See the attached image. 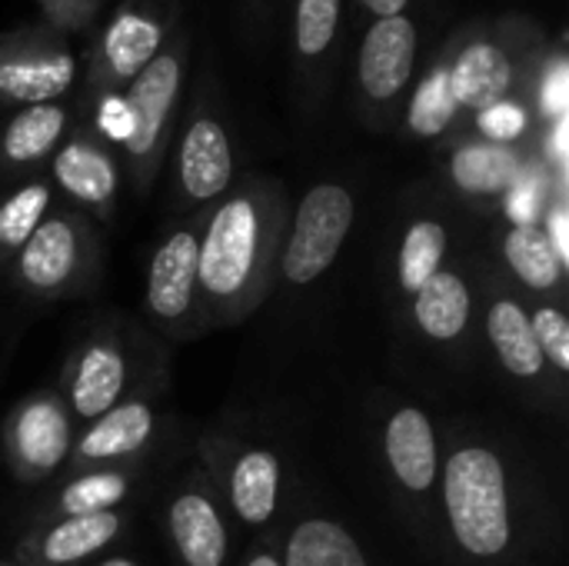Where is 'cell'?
Wrapping results in <instances>:
<instances>
[{"label":"cell","instance_id":"44dd1931","mask_svg":"<svg viewBox=\"0 0 569 566\" xmlns=\"http://www.w3.org/2000/svg\"><path fill=\"white\" fill-rule=\"evenodd\" d=\"M453 234L450 224L440 214H417L413 220L403 224V234L397 240V257H393V280L400 297H413L433 274L447 267Z\"/></svg>","mask_w":569,"mask_h":566},{"label":"cell","instance_id":"74e56055","mask_svg":"<svg viewBox=\"0 0 569 566\" xmlns=\"http://www.w3.org/2000/svg\"><path fill=\"white\" fill-rule=\"evenodd\" d=\"M243 566H283L280 564V554L267 544H257L247 557H243Z\"/></svg>","mask_w":569,"mask_h":566},{"label":"cell","instance_id":"4316f807","mask_svg":"<svg viewBox=\"0 0 569 566\" xmlns=\"http://www.w3.org/2000/svg\"><path fill=\"white\" fill-rule=\"evenodd\" d=\"M50 197L47 180H27L0 200V270L10 267L27 237L40 227L50 210Z\"/></svg>","mask_w":569,"mask_h":566},{"label":"cell","instance_id":"e575fe53","mask_svg":"<svg viewBox=\"0 0 569 566\" xmlns=\"http://www.w3.org/2000/svg\"><path fill=\"white\" fill-rule=\"evenodd\" d=\"M97 130L110 140V143H127L130 140V130H133V117H130V107L123 97H103L100 107H97Z\"/></svg>","mask_w":569,"mask_h":566},{"label":"cell","instance_id":"d6a6232c","mask_svg":"<svg viewBox=\"0 0 569 566\" xmlns=\"http://www.w3.org/2000/svg\"><path fill=\"white\" fill-rule=\"evenodd\" d=\"M527 123H530V117H527L523 103H517V100H497L477 113V127L487 137V143H500V147L517 143L527 133Z\"/></svg>","mask_w":569,"mask_h":566},{"label":"cell","instance_id":"603a6c76","mask_svg":"<svg viewBox=\"0 0 569 566\" xmlns=\"http://www.w3.org/2000/svg\"><path fill=\"white\" fill-rule=\"evenodd\" d=\"M527 160L513 147L500 143H460L450 157V180L460 193L477 200L507 197V190L520 180Z\"/></svg>","mask_w":569,"mask_h":566},{"label":"cell","instance_id":"ba28073f","mask_svg":"<svg viewBox=\"0 0 569 566\" xmlns=\"http://www.w3.org/2000/svg\"><path fill=\"white\" fill-rule=\"evenodd\" d=\"M480 290H483V337L500 364V370L540 407H553L563 400L567 384L550 370V364L543 360L533 330H530V317H527V300L520 297V290L510 287L507 277H490L487 270H480Z\"/></svg>","mask_w":569,"mask_h":566},{"label":"cell","instance_id":"3957f363","mask_svg":"<svg viewBox=\"0 0 569 566\" xmlns=\"http://www.w3.org/2000/svg\"><path fill=\"white\" fill-rule=\"evenodd\" d=\"M163 384L160 347L133 320L103 314L73 344L57 394L77 430L130 397H153Z\"/></svg>","mask_w":569,"mask_h":566},{"label":"cell","instance_id":"836d02e7","mask_svg":"<svg viewBox=\"0 0 569 566\" xmlns=\"http://www.w3.org/2000/svg\"><path fill=\"white\" fill-rule=\"evenodd\" d=\"M547 244L553 247V254L560 257V264L569 267V210H567V197L563 190H557L543 210V224H540Z\"/></svg>","mask_w":569,"mask_h":566},{"label":"cell","instance_id":"2e32d148","mask_svg":"<svg viewBox=\"0 0 569 566\" xmlns=\"http://www.w3.org/2000/svg\"><path fill=\"white\" fill-rule=\"evenodd\" d=\"M473 314H477V287L467 267H443L410 297L413 330L427 344L443 350L467 347L473 334Z\"/></svg>","mask_w":569,"mask_h":566},{"label":"cell","instance_id":"1f68e13d","mask_svg":"<svg viewBox=\"0 0 569 566\" xmlns=\"http://www.w3.org/2000/svg\"><path fill=\"white\" fill-rule=\"evenodd\" d=\"M550 177L547 170L540 167H530L520 173V180L507 190V217L513 220V227H523V224H540L547 203H550Z\"/></svg>","mask_w":569,"mask_h":566},{"label":"cell","instance_id":"7402d4cb","mask_svg":"<svg viewBox=\"0 0 569 566\" xmlns=\"http://www.w3.org/2000/svg\"><path fill=\"white\" fill-rule=\"evenodd\" d=\"M510 87H513V63L490 40H477L463 47L460 57L450 63V90L457 97V107H470L480 113L490 103L507 100Z\"/></svg>","mask_w":569,"mask_h":566},{"label":"cell","instance_id":"ffe728a7","mask_svg":"<svg viewBox=\"0 0 569 566\" xmlns=\"http://www.w3.org/2000/svg\"><path fill=\"white\" fill-rule=\"evenodd\" d=\"M277 554L283 566H370L360 540L327 514H300Z\"/></svg>","mask_w":569,"mask_h":566},{"label":"cell","instance_id":"f1b7e54d","mask_svg":"<svg viewBox=\"0 0 569 566\" xmlns=\"http://www.w3.org/2000/svg\"><path fill=\"white\" fill-rule=\"evenodd\" d=\"M457 110L460 107H457V97L450 90V67L440 63L413 90V100H410V110H407V130L413 137H420V140L440 137L453 123Z\"/></svg>","mask_w":569,"mask_h":566},{"label":"cell","instance_id":"60d3db41","mask_svg":"<svg viewBox=\"0 0 569 566\" xmlns=\"http://www.w3.org/2000/svg\"><path fill=\"white\" fill-rule=\"evenodd\" d=\"M0 566H17V564H10V560H0Z\"/></svg>","mask_w":569,"mask_h":566},{"label":"cell","instance_id":"484cf974","mask_svg":"<svg viewBox=\"0 0 569 566\" xmlns=\"http://www.w3.org/2000/svg\"><path fill=\"white\" fill-rule=\"evenodd\" d=\"M73 80V60L67 53L37 57V60H10L0 63V93L17 103H53Z\"/></svg>","mask_w":569,"mask_h":566},{"label":"cell","instance_id":"f546056e","mask_svg":"<svg viewBox=\"0 0 569 566\" xmlns=\"http://www.w3.org/2000/svg\"><path fill=\"white\" fill-rule=\"evenodd\" d=\"M527 317H530V330L533 340L543 354V360L550 364V370L567 384L569 377V317L567 310L557 300L537 297L527 300Z\"/></svg>","mask_w":569,"mask_h":566},{"label":"cell","instance_id":"277c9868","mask_svg":"<svg viewBox=\"0 0 569 566\" xmlns=\"http://www.w3.org/2000/svg\"><path fill=\"white\" fill-rule=\"evenodd\" d=\"M13 287L40 307L77 300L97 290L103 277V244L87 214L73 207L47 210L7 267Z\"/></svg>","mask_w":569,"mask_h":566},{"label":"cell","instance_id":"f35d334b","mask_svg":"<svg viewBox=\"0 0 569 566\" xmlns=\"http://www.w3.org/2000/svg\"><path fill=\"white\" fill-rule=\"evenodd\" d=\"M367 10H373L377 13V20L380 17H400L403 13V7H407V0H360Z\"/></svg>","mask_w":569,"mask_h":566},{"label":"cell","instance_id":"e0dca14e","mask_svg":"<svg viewBox=\"0 0 569 566\" xmlns=\"http://www.w3.org/2000/svg\"><path fill=\"white\" fill-rule=\"evenodd\" d=\"M417 67V27L410 17H380L360 47L357 77L370 103H393Z\"/></svg>","mask_w":569,"mask_h":566},{"label":"cell","instance_id":"5bb4252c","mask_svg":"<svg viewBox=\"0 0 569 566\" xmlns=\"http://www.w3.org/2000/svg\"><path fill=\"white\" fill-rule=\"evenodd\" d=\"M130 527V510H107L90 517L33 520L17 540V566H83L103 557L123 540Z\"/></svg>","mask_w":569,"mask_h":566},{"label":"cell","instance_id":"8992f818","mask_svg":"<svg viewBox=\"0 0 569 566\" xmlns=\"http://www.w3.org/2000/svg\"><path fill=\"white\" fill-rule=\"evenodd\" d=\"M200 467L207 470L227 517L243 530H267L277 520L283 500V460L273 447L210 430L200 437Z\"/></svg>","mask_w":569,"mask_h":566},{"label":"cell","instance_id":"9c48e42d","mask_svg":"<svg viewBox=\"0 0 569 566\" xmlns=\"http://www.w3.org/2000/svg\"><path fill=\"white\" fill-rule=\"evenodd\" d=\"M73 437L77 424L57 387H43L20 397L7 410L0 427L3 460L23 487L47 484L50 477L67 470Z\"/></svg>","mask_w":569,"mask_h":566},{"label":"cell","instance_id":"4fadbf2b","mask_svg":"<svg viewBox=\"0 0 569 566\" xmlns=\"http://www.w3.org/2000/svg\"><path fill=\"white\" fill-rule=\"evenodd\" d=\"M177 90H180V60L163 53V57H153L133 77V83L123 97L130 107V117H133V130H130V140L123 143V150L130 160L133 187L140 193L150 187V180L157 173Z\"/></svg>","mask_w":569,"mask_h":566},{"label":"cell","instance_id":"7a4b0ae2","mask_svg":"<svg viewBox=\"0 0 569 566\" xmlns=\"http://www.w3.org/2000/svg\"><path fill=\"white\" fill-rule=\"evenodd\" d=\"M287 217L283 190L267 180L243 183L207 210L197 254L203 334L243 324L270 297Z\"/></svg>","mask_w":569,"mask_h":566},{"label":"cell","instance_id":"83f0119b","mask_svg":"<svg viewBox=\"0 0 569 566\" xmlns=\"http://www.w3.org/2000/svg\"><path fill=\"white\" fill-rule=\"evenodd\" d=\"M160 47V23L143 13H123L107 30V63L113 77H137Z\"/></svg>","mask_w":569,"mask_h":566},{"label":"cell","instance_id":"5b68a950","mask_svg":"<svg viewBox=\"0 0 569 566\" xmlns=\"http://www.w3.org/2000/svg\"><path fill=\"white\" fill-rule=\"evenodd\" d=\"M357 224V200L343 183H313L283 227L277 257V284L287 294L313 287L327 277Z\"/></svg>","mask_w":569,"mask_h":566},{"label":"cell","instance_id":"9a60e30c","mask_svg":"<svg viewBox=\"0 0 569 566\" xmlns=\"http://www.w3.org/2000/svg\"><path fill=\"white\" fill-rule=\"evenodd\" d=\"M233 147L223 123L213 113H193L177 147V187L180 197L203 214L210 203L230 193Z\"/></svg>","mask_w":569,"mask_h":566},{"label":"cell","instance_id":"52a82bcc","mask_svg":"<svg viewBox=\"0 0 569 566\" xmlns=\"http://www.w3.org/2000/svg\"><path fill=\"white\" fill-rule=\"evenodd\" d=\"M203 217L207 210L190 214L187 220L173 224L157 240L150 264H147L143 314H147V324L170 340H190L203 334L200 287H197V254H200Z\"/></svg>","mask_w":569,"mask_h":566},{"label":"cell","instance_id":"ac0fdd59","mask_svg":"<svg viewBox=\"0 0 569 566\" xmlns=\"http://www.w3.org/2000/svg\"><path fill=\"white\" fill-rule=\"evenodd\" d=\"M137 484H140V467H93V470L63 474V480L37 504L30 524L123 510Z\"/></svg>","mask_w":569,"mask_h":566},{"label":"cell","instance_id":"4dcf8cb0","mask_svg":"<svg viewBox=\"0 0 569 566\" xmlns=\"http://www.w3.org/2000/svg\"><path fill=\"white\" fill-rule=\"evenodd\" d=\"M340 20V0H297V50L320 57L333 43Z\"/></svg>","mask_w":569,"mask_h":566},{"label":"cell","instance_id":"8fae6325","mask_svg":"<svg viewBox=\"0 0 569 566\" xmlns=\"http://www.w3.org/2000/svg\"><path fill=\"white\" fill-rule=\"evenodd\" d=\"M163 534L180 566L230 564V517L200 464L187 467L163 500Z\"/></svg>","mask_w":569,"mask_h":566},{"label":"cell","instance_id":"d4e9b609","mask_svg":"<svg viewBox=\"0 0 569 566\" xmlns=\"http://www.w3.org/2000/svg\"><path fill=\"white\" fill-rule=\"evenodd\" d=\"M67 130V110L60 103L23 107L3 130L0 160L7 167H33L50 157Z\"/></svg>","mask_w":569,"mask_h":566},{"label":"cell","instance_id":"d590c367","mask_svg":"<svg viewBox=\"0 0 569 566\" xmlns=\"http://www.w3.org/2000/svg\"><path fill=\"white\" fill-rule=\"evenodd\" d=\"M567 103H569V70L563 60H557V63H553V70L543 77V87H540V110H543V117L560 120V117H567Z\"/></svg>","mask_w":569,"mask_h":566},{"label":"cell","instance_id":"d6986e66","mask_svg":"<svg viewBox=\"0 0 569 566\" xmlns=\"http://www.w3.org/2000/svg\"><path fill=\"white\" fill-rule=\"evenodd\" d=\"M53 180L77 207L100 214V217L110 214L117 200V187H120L113 157L90 137H73L57 150Z\"/></svg>","mask_w":569,"mask_h":566},{"label":"cell","instance_id":"6da1fadb","mask_svg":"<svg viewBox=\"0 0 569 566\" xmlns=\"http://www.w3.org/2000/svg\"><path fill=\"white\" fill-rule=\"evenodd\" d=\"M440 447L437 517L457 560L517 566L527 550V490L517 457L477 427H453Z\"/></svg>","mask_w":569,"mask_h":566},{"label":"cell","instance_id":"cb8c5ba5","mask_svg":"<svg viewBox=\"0 0 569 566\" xmlns=\"http://www.w3.org/2000/svg\"><path fill=\"white\" fill-rule=\"evenodd\" d=\"M503 260L510 277L537 297L560 300V294L567 290V267L547 244L540 224L510 227L503 234Z\"/></svg>","mask_w":569,"mask_h":566},{"label":"cell","instance_id":"8d00e7d4","mask_svg":"<svg viewBox=\"0 0 569 566\" xmlns=\"http://www.w3.org/2000/svg\"><path fill=\"white\" fill-rule=\"evenodd\" d=\"M567 130H569L567 117L553 120V160H557V167H563V163H567Z\"/></svg>","mask_w":569,"mask_h":566},{"label":"cell","instance_id":"ab89813d","mask_svg":"<svg viewBox=\"0 0 569 566\" xmlns=\"http://www.w3.org/2000/svg\"><path fill=\"white\" fill-rule=\"evenodd\" d=\"M93 566H143L140 560H133V557H127V554H107V557H97V564Z\"/></svg>","mask_w":569,"mask_h":566},{"label":"cell","instance_id":"7c38bea8","mask_svg":"<svg viewBox=\"0 0 569 566\" xmlns=\"http://www.w3.org/2000/svg\"><path fill=\"white\" fill-rule=\"evenodd\" d=\"M160 434L163 420L153 397H130L77 430L63 474L93 467H140V460L153 450Z\"/></svg>","mask_w":569,"mask_h":566},{"label":"cell","instance_id":"30bf717a","mask_svg":"<svg viewBox=\"0 0 569 566\" xmlns=\"http://www.w3.org/2000/svg\"><path fill=\"white\" fill-rule=\"evenodd\" d=\"M440 444L443 440L433 417L413 400L393 404L380 424V454L390 484L427 530H430L437 484H440V460H443Z\"/></svg>","mask_w":569,"mask_h":566}]
</instances>
